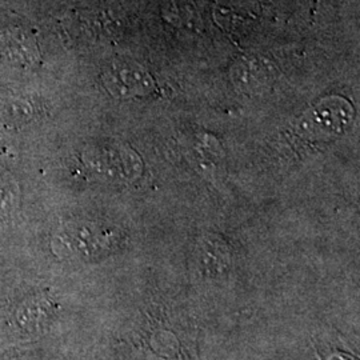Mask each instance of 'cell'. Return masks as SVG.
<instances>
[{
	"mask_svg": "<svg viewBox=\"0 0 360 360\" xmlns=\"http://www.w3.org/2000/svg\"><path fill=\"white\" fill-rule=\"evenodd\" d=\"M112 242V232L91 223L68 224L55 238L56 247L65 254L86 257L110 250Z\"/></svg>",
	"mask_w": 360,
	"mask_h": 360,
	"instance_id": "1",
	"label": "cell"
},
{
	"mask_svg": "<svg viewBox=\"0 0 360 360\" xmlns=\"http://www.w3.org/2000/svg\"><path fill=\"white\" fill-rule=\"evenodd\" d=\"M127 154L114 144H104L92 147L86 154V162L90 167L108 178H122L126 174L124 166H127Z\"/></svg>",
	"mask_w": 360,
	"mask_h": 360,
	"instance_id": "2",
	"label": "cell"
},
{
	"mask_svg": "<svg viewBox=\"0 0 360 360\" xmlns=\"http://www.w3.org/2000/svg\"><path fill=\"white\" fill-rule=\"evenodd\" d=\"M143 77L146 75L141 68L127 63H114L105 71L104 83L117 96H129L141 92L146 82Z\"/></svg>",
	"mask_w": 360,
	"mask_h": 360,
	"instance_id": "3",
	"label": "cell"
},
{
	"mask_svg": "<svg viewBox=\"0 0 360 360\" xmlns=\"http://www.w3.org/2000/svg\"><path fill=\"white\" fill-rule=\"evenodd\" d=\"M16 193L18 188L13 178H10L8 175L3 176L0 174V205L6 203L8 206H13V200H16Z\"/></svg>",
	"mask_w": 360,
	"mask_h": 360,
	"instance_id": "4",
	"label": "cell"
}]
</instances>
